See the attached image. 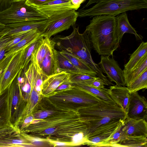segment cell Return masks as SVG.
Returning a JSON list of instances; mask_svg holds the SVG:
<instances>
[{"label":"cell","mask_w":147,"mask_h":147,"mask_svg":"<svg viewBox=\"0 0 147 147\" xmlns=\"http://www.w3.org/2000/svg\"><path fill=\"white\" fill-rule=\"evenodd\" d=\"M59 104V109L54 114L42 119H34L21 131L33 136L68 143L71 146L73 138L79 134L85 133L88 136L89 124L81 117L78 110Z\"/></svg>","instance_id":"1"},{"label":"cell","mask_w":147,"mask_h":147,"mask_svg":"<svg viewBox=\"0 0 147 147\" xmlns=\"http://www.w3.org/2000/svg\"><path fill=\"white\" fill-rule=\"evenodd\" d=\"M94 50L99 55L113 57L119 47L116 32V17L101 15L93 17L86 28Z\"/></svg>","instance_id":"2"},{"label":"cell","mask_w":147,"mask_h":147,"mask_svg":"<svg viewBox=\"0 0 147 147\" xmlns=\"http://www.w3.org/2000/svg\"><path fill=\"white\" fill-rule=\"evenodd\" d=\"M73 30L69 35L57 38V45L61 49L78 57L87 64L96 73V76L103 80L105 85L111 82L103 75L98 64L93 60L91 55V44L89 34L85 30L80 33L79 26L74 24Z\"/></svg>","instance_id":"3"},{"label":"cell","mask_w":147,"mask_h":147,"mask_svg":"<svg viewBox=\"0 0 147 147\" xmlns=\"http://www.w3.org/2000/svg\"><path fill=\"white\" fill-rule=\"evenodd\" d=\"M78 110L81 117L89 124L88 138L99 127L115 120H125L127 117V113L114 102L102 99Z\"/></svg>","instance_id":"4"},{"label":"cell","mask_w":147,"mask_h":147,"mask_svg":"<svg viewBox=\"0 0 147 147\" xmlns=\"http://www.w3.org/2000/svg\"><path fill=\"white\" fill-rule=\"evenodd\" d=\"M147 8V0H100L91 7L77 12L80 18L101 15L115 16L128 11Z\"/></svg>","instance_id":"5"},{"label":"cell","mask_w":147,"mask_h":147,"mask_svg":"<svg viewBox=\"0 0 147 147\" xmlns=\"http://www.w3.org/2000/svg\"><path fill=\"white\" fill-rule=\"evenodd\" d=\"M26 0H14L11 6L0 12V22L7 24L28 21L47 20L48 18L36 8L28 5Z\"/></svg>","instance_id":"6"},{"label":"cell","mask_w":147,"mask_h":147,"mask_svg":"<svg viewBox=\"0 0 147 147\" xmlns=\"http://www.w3.org/2000/svg\"><path fill=\"white\" fill-rule=\"evenodd\" d=\"M47 98L63 105L78 110L94 105L102 99L88 92L74 86L69 89L54 92Z\"/></svg>","instance_id":"7"},{"label":"cell","mask_w":147,"mask_h":147,"mask_svg":"<svg viewBox=\"0 0 147 147\" xmlns=\"http://www.w3.org/2000/svg\"><path fill=\"white\" fill-rule=\"evenodd\" d=\"M78 17V12L73 9L49 18L42 31L43 37L49 38L59 32L68 29L75 24Z\"/></svg>","instance_id":"8"},{"label":"cell","mask_w":147,"mask_h":147,"mask_svg":"<svg viewBox=\"0 0 147 147\" xmlns=\"http://www.w3.org/2000/svg\"><path fill=\"white\" fill-rule=\"evenodd\" d=\"M26 47L8 58L7 63L0 76V95L7 90L23 69L24 54Z\"/></svg>","instance_id":"9"},{"label":"cell","mask_w":147,"mask_h":147,"mask_svg":"<svg viewBox=\"0 0 147 147\" xmlns=\"http://www.w3.org/2000/svg\"><path fill=\"white\" fill-rule=\"evenodd\" d=\"M98 64L102 73L107 74L109 81L115 82L117 86H126L123 70L113 57L101 55L100 61Z\"/></svg>","instance_id":"10"},{"label":"cell","mask_w":147,"mask_h":147,"mask_svg":"<svg viewBox=\"0 0 147 147\" xmlns=\"http://www.w3.org/2000/svg\"><path fill=\"white\" fill-rule=\"evenodd\" d=\"M147 117V102L138 91L130 93L127 117L136 120L144 119Z\"/></svg>","instance_id":"11"},{"label":"cell","mask_w":147,"mask_h":147,"mask_svg":"<svg viewBox=\"0 0 147 147\" xmlns=\"http://www.w3.org/2000/svg\"><path fill=\"white\" fill-rule=\"evenodd\" d=\"M47 20L26 21L6 25L5 28L0 31V37L13 36L35 28H38L42 31Z\"/></svg>","instance_id":"12"},{"label":"cell","mask_w":147,"mask_h":147,"mask_svg":"<svg viewBox=\"0 0 147 147\" xmlns=\"http://www.w3.org/2000/svg\"><path fill=\"white\" fill-rule=\"evenodd\" d=\"M124 120H119L110 122L96 130L88 138L86 145L90 147L100 146L115 132L120 123Z\"/></svg>","instance_id":"13"},{"label":"cell","mask_w":147,"mask_h":147,"mask_svg":"<svg viewBox=\"0 0 147 147\" xmlns=\"http://www.w3.org/2000/svg\"><path fill=\"white\" fill-rule=\"evenodd\" d=\"M79 8L73 5L70 0H54L36 8L49 18L69 10H76Z\"/></svg>","instance_id":"14"},{"label":"cell","mask_w":147,"mask_h":147,"mask_svg":"<svg viewBox=\"0 0 147 147\" xmlns=\"http://www.w3.org/2000/svg\"><path fill=\"white\" fill-rule=\"evenodd\" d=\"M128 136H143L147 137L146 121L126 117L123 122L122 136L120 141Z\"/></svg>","instance_id":"15"},{"label":"cell","mask_w":147,"mask_h":147,"mask_svg":"<svg viewBox=\"0 0 147 147\" xmlns=\"http://www.w3.org/2000/svg\"><path fill=\"white\" fill-rule=\"evenodd\" d=\"M69 73L62 71L48 77L42 85V93L43 97H48L52 95L60 84L69 80Z\"/></svg>","instance_id":"16"},{"label":"cell","mask_w":147,"mask_h":147,"mask_svg":"<svg viewBox=\"0 0 147 147\" xmlns=\"http://www.w3.org/2000/svg\"><path fill=\"white\" fill-rule=\"evenodd\" d=\"M116 32L118 40L121 42L123 35L125 33L134 34L136 40H142L143 36L138 34L135 29L129 21L126 12H124L116 17Z\"/></svg>","instance_id":"17"},{"label":"cell","mask_w":147,"mask_h":147,"mask_svg":"<svg viewBox=\"0 0 147 147\" xmlns=\"http://www.w3.org/2000/svg\"><path fill=\"white\" fill-rule=\"evenodd\" d=\"M107 92L113 101L127 113L130 96L127 87L114 85L107 89Z\"/></svg>","instance_id":"18"},{"label":"cell","mask_w":147,"mask_h":147,"mask_svg":"<svg viewBox=\"0 0 147 147\" xmlns=\"http://www.w3.org/2000/svg\"><path fill=\"white\" fill-rule=\"evenodd\" d=\"M42 31L38 28L34 29L29 34L18 44L8 49L5 53L4 58H9L16 52L23 49L34 41L43 37L41 34Z\"/></svg>","instance_id":"19"},{"label":"cell","mask_w":147,"mask_h":147,"mask_svg":"<svg viewBox=\"0 0 147 147\" xmlns=\"http://www.w3.org/2000/svg\"><path fill=\"white\" fill-rule=\"evenodd\" d=\"M55 44L54 40L50 38L42 37L39 45L33 53L32 58L39 65L47 54L54 49Z\"/></svg>","instance_id":"20"},{"label":"cell","mask_w":147,"mask_h":147,"mask_svg":"<svg viewBox=\"0 0 147 147\" xmlns=\"http://www.w3.org/2000/svg\"><path fill=\"white\" fill-rule=\"evenodd\" d=\"M54 49L47 54L39 65L43 74L47 77L59 72Z\"/></svg>","instance_id":"21"},{"label":"cell","mask_w":147,"mask_h":147,"mask_svg":"<svg viewBox=\"0 0 147 147\" xmlns=\"http://www.w3.org/2000/svg\"><path fill=\"white\" fill-rule=\"evenodd\" d=\"M147 55V42L142 41L131 54L128 62L124 65V70L130 71L136 67Z\"/></svg>","instance_id":"22"},{"label":"cell","mask_w":147,"mask_h":147,"mask_svg":"<svg viewBox=\"0 0 147 147\" xmlns=\"http://www.w3.org/2000/svg\"><path fill=\"white\" fill-rule=\"evenodd\" d=\"M60 52L83 73L96 76V73L83 60L65 50H61Z\"/></svg>","instance_id":"23"},{"label":"cell","mask_w":147,"mask_h":147,"mask_svg":"<svg viewBox=\"0 0 147 147\" xmlns=\"http://www.w3.org/2000/svg\"><path fill=\"white\" fill-rule=\"evenodd\" d=\"M54 51L59 72L65 71L69 74H83L61 54L60 51L55 49Z\"/></svg>","instance_id":"24"},{"label":"cell","mask_w":147,"mask_h":147,"mask_svg":"<svg viewBox=\"0 0 147 147\" xmlns=\"http://www.w3.org/2000/svg\"><path fill=\"white\" fill-rule=\"evenodd\" d=\"M147 69V55L135 68L130 71L123 70L125 86L129 85L146 69Z\"/></svg>","instance_id":"25"},{"label":"cell","mask_w":147,"mask_h":147,"mask_svg":"<svg viewBox=\"0 0 147 147\" xmlns=\"http://www.w3.org/2000/svg\"><path fill=\"white\" fill-rule=\"evenodd\" d=\"M113 147H147V137L128 136L115 144Z\"/></svg>","instance_id":"26"},{"label":"cell","mask_w":147,"mask_h":147,"mask_svg":"<svg viewBox=\"0 0 147 147\" xmlns=\"http://www.w3.org/2000/svg\"><path fill=\"white\" fill-rule=\"evenodd\" d=\"M72 84L75 86L88 92L103 100L107 101L114 102L108 93L107 88H97L82 84Z\"/></svg>","instance_id":"27"},{"label":"cell","mask_w":147,"mask_h":147,"mask_svg":"<svg viewBox=\"0 0 147 147\" xmlns=\"http://www.w3.org/2000/svg\"><path fill=\"white\" fill-rule=\"evenodd\" d=\"M130 93L147 88V69L127 86Z\"/></svg>","instance_id":"28"},{"label":"cell","mask_w":147,"mask_h":147,"mask_svg":"<svg viewBox=\"0 0 147 147\" xmlns=\"http://www.w3.org/2000/svg\"><path fill=\"white\" fill-rule=\"evenodd\" d=\"M42 38L34 41L26 48L23 60V69L26 68L30 62L32 55L39 45Z\"/></svg>","instance_id":"29"},{"label":"cell","mask_w":147,"mask_h":147,"mask_svg":"<svg viewBox=\"0 0 147 147\" xmlns=\"http://www.w3.org/2000/svg\"><path fill=\"white\" fill-rule=\"evenodd\" d=\"M124 121L122 122L113 134L103 142L100 146H113L120 141L122 138V128Z\"/></svg>","instance_id":"30"},{"label":"cell","mask_w":147,"mask_h":147,"mask_svg":"<svg viewBox=\"0 0 147 147\" xmlns=\"http://www.w3.org/2000/svg\"><path fill=\"white\" fill-rule=\"evenodd\" d=\"M94 77L84 74H70L69 82L72 84H86L95 79Z\"/></svg>","instance_id":"31"},{"label":"cell","mask_w":147,"mask_h":147,"mask_svg":"<svg viewBox=\"0 0 147 147\" xmlns=\"http://www.w3.org/2000/svg\"><path fill=\"white\" fill-rule=\"evenodd\" d=\"M20 134L22 138L32 144L34 147L42 146L46 142L48 143L46 139L33 136L21 132Z\"/></svg>","instance_id":"32"},{"label":"cell","mask_w":147,"mask_h":147,"mask_svg":"<svg viewBox=\"0 0 147 147\" xmlns=\"http://www.w3.org/2000/svg\"><path fill=\"white\" fill-rule=\"evenodd\" d=\"M93 87L103 88H105V83L103 80L99 77H96L93 80L85 84Z\"/></svg>","instance_id":"33"},{"label":"cell","mask_w":147,"mask_h":147,"mask_svg":"<svg viewBox=\"0 0 147 147\" xmlns=\"http://www.w3.org/2000/svg\"><path fill=\"white\" fill-rule=\"evenodd\" d=\"M54 0H26V3L30 6L37 8Z\"/></svg>","instance_id":"34"},{"label":"cell","mask_w":147,"mask_h":147,"mask_svg":"<svg viewBox=\"0 0 147 147\" xmlns=\"http://www.w3.org/2000/svg\"><path fill=\"white\" fill-rule=\"evenodd\" d=\"M74 87V86L68 80L60 84L56 89L54 92L68 90Z\"/></svg>","instance_id":"35"},{"label":"cell","mask_w":147,"mask_h":147,"mask_svg":"<svg viewBox=\"0 0 147 147\" xmlns=\"http://www.w3.org/2000/svg\"><path fill=\"white\" fill-rule=\"evenodd\" d=\"M47 139V141L49 144L52 146H71L69 143L57 141L53 140Z\"/></svg>","instance_id":"36"},{"label":"cell","mask_w":147,"mask_h":147,"mask_svg":"<svg viewBox=\"0 0 147 147\" xmlns=\"http://www.w3.org/2000/svg\"><path fill=\"white\" fill-rule=\"evenodd\" d=\"M14 0H0V12L9 8Z\"/></svg>","instance_id":"37"},{"label":"cell","mask_w":147,"mask_h":147,"mask_svg":"<svg viewBox=\"0 0 147 147\" xmlns=\"http://www.w3.org/2000/svg\"><path fill=\"white\" fill-rule=\"evenodd\" d=\"M7 96V94H6L5 96L0 98V112L3 110L5 107L6 105L3 108H2L6 104Z\"/></svg>","instance_id":"38"},{"label":"cell","mask_w":147,"mask_h":147,"mask_svg":"<svg viewBox=\"0 0 147 147\" xmlns=\"http://www.w3.org/2000/svg\"><path fill=\"white\" fill-rule=\"evenodd\" d=\"M70 1L73 5L80 7L81 4L86 0H70Z\"/></svg>","instance_id":"39"},{"label":"cell","mask_w":147,"mask_h":147,"mask_svg":"<svg viewBox=\"0 0 147 147\" xmlns=\"http://www.w3.org/2000/svg\"><path fill=\"white\" fill-rule=\"evenodd\" d=\"M100 0H89L87 3L85 5L82 9L87 7L90 5L97 3Z\"/></svg>","instance_id":"40"},{"label":"cell","mask_w":147,"mask_h":147,"mask_svg":"<svg viewBox=\"0 0 147 147\" xmlns=\"http://www.w3.org/2000/svg\"><path fill=\"white\" fill-rule=\"evenodd\" d=\"M5 25L0 22V31L5 28Z\"/></svg>","instance_id":"41"},{"label":"cell","mask_w":147,"mask_h":147,"mask_svg":"<svg viewBox=\"0 0 147 147\" xmlns=\"http://www.w3.org/2000/svg\"><path fill=\"white\" fill-rule=\"evenodd\" d=\"M3 71V69L2 68L0 67V76L1 75V74L2 72ZM1 95L0 94V96Z\"/></svg>","instance_id":"42"},{"label":"cell","mask_w":147,"mask_h":147,"mask_svg":"<svg viewBox=\"0 0 147 147\" xmlns=\"http://www.w3.org/2000/svg\"></svg>","instance_id":"43"}]
</instances>
